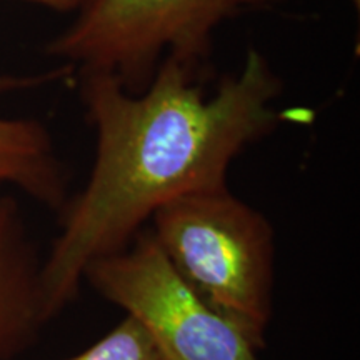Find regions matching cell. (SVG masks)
<instances>
[{
	"mask_svg": "<svg viewBox=\"0 0 360 360\" xmlns=\"http://www.w3.org/2000/svg\"><path fill=\"white\" fill-rule=\"evenodd\" d=\"M207 75L164 58L142 92L105 74L79 75L96 157L82 191L65 200L42 260L49 321L77 299L89 262L127 247L159 207L227 187L233 160L283 120L282 80L250 49L242 69L205 92Z\"/></svg>",
	"mask_w": 360,
	"mask_h": 360,
	"instance_id": "cell-1",
	"label": "cell"
},
{
	"mask_svg": "<svg viewBox=\"0 0 360 360\" xmlns=\"http://www.w3.org/2000/svg\"><path fill=\"white\" fill-rule=\"evenodd\" d=\"M148 231L175 272L257 352L267 345L276 285V231L229 187L180 195Z\"/></svg>",
	"mask_w": 360,
	"mask_h": 360,
	"instance_id": "cell-2",
	"label": "cell"
},
{
	"mask_svg": "<svg viewBox=\"0 0 360 360\" xmlns=\"http://www.w3.org/2000/svg\"><path fill=\"white\" fill-rule=\"evenodd\" d=\"M287 0H80L74 20L45 47L79 75L105 74L142 92L164 58L209 77L224 22Z\"/></svg>",
	"mask_w": 360,
	"mask_h": 360,
	"instance_id": "cell-3",
	"label": "cell"
},
{
	"mask_svg": "<svg viewBox=\"0 0 360 360\" xmlns=\"http://www.w3.org/2000/svg\"><path fill=\"white\" fill-rule=\"evenodd\" d=\"M82 282L141 323L165 360H259L249 340L175 272L148 227L122 250L89 262Z\"/></svg>",
	"mask_w": 360,
	"mask_h": 360,
	"instance_id": "cell-4",
	"label": "cell"
},
{
	"mask_svg": "<svg viewBox=\"0 0 360 360\" xmlns=\"http://www.w3.org/2000/svg\"><path fill=\"white\" fill-rule=\"evenodd\" d=\"M42 260L27 233L19 202L0 195V360H15L49 322Z\"/></svg>",
	"mask_w": 360,
	"mask_h": 360,
	"instance_id": "cell-5",
	"label": "cell"
},
{
	"mask_svg": "<svg viewBox=\"0 0 360 360\" xmlns=\"http://www.w3.org/2000/svg\"><path fill=\"white\" fill-rule=\"evenodd\" d=\"M70 72L64 67L34 77L0 75V92L35 87ZM0 187L17 188L53 210H60L69 199V174L42 122L0 117Z\"/></svg>",
	"mask_w": 360,
	"mask_h": 360,
	"instance_id": "cell-6",
	"label": "cell"
},
{
	"mask_svg": "<svg viewBox=\"0 0 360 360\" xmlns=\"http://www.w3.org/2000/svg\"><path fill=\"white\" fill-rule=\"evenodd\" d=\"M64 360H165L147 334L130 315H125L112 330L77 355Z\"/></svg>",
	"mask_w": 360,
	"mask_h": 360,
	"instance_id": "cell-7",
	"label": "cell"
},
{
	"mask_svg": "<svg viewBox=\"0 0 360 360\" xmlns=\"http://www.w3.org/2000/svg\"><path fill=\"white\" fill-rule=\"evenodd\" d=\"M24 2L37 4V6L47 7V8H51V11H56V12L69 13V12L77 11L80 0H24Z\"/></svg>",
	"mask_w": 360,
	"mask_h": 360,
	"instance_id": "cell-8",
	"label": "cell"
},
{
	"mask_svg": "<svg viewBox=\"0 0 360 360\" xmlns=\"http://www.w3.org/2000/svg\"><path fill=\"white\" fill-rule=\"evenodd\" d=\"M350 4H352V6L355 7V11L359 12V8H360V0H350Z\"/></svg>",
	"mask_w": 360,
	"mask_h": 360,
	"instance_id": "cell-9",
	"label": "cell"
}]
</instances>
